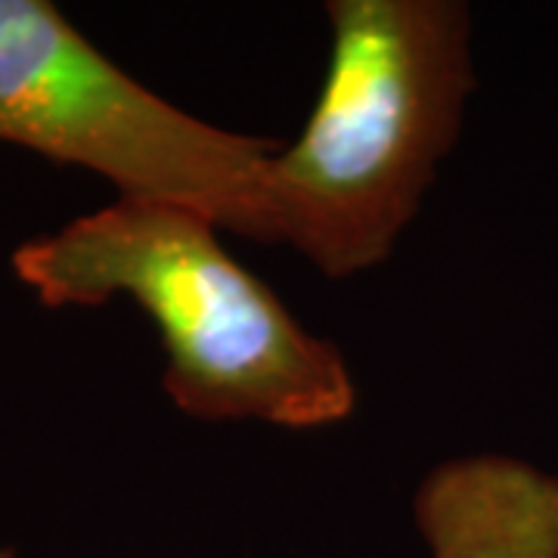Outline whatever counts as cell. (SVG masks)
Returning a JSON list of instances; mask_svg holds the SVG:
<instances>
[{"instance_id": "cell-4", "label": "cell", "mask_w": 558, "mask_h": 558, "mask_svg": "<svg viewBox=\"0 0 558 558\" xmlns=\"http://www.w3.org/2000/svg\"><path fill=\"white\" fill-rule=\"evenodd\" d=\"M416 524L432 558H558V478L506 457L444 462L418 487Z\"/></svg>"}, {"instance_id": "cell-2", "label": "cell", "mask_w": 558, "mask_h": 558, "mask_svg": "<svg viewBox=\"0 0 558 558\" xmlns=\"http://www.w3.org/2000/svg\"><path fill=\"white\" fill-rule=\"evenodd\" d=\"M326 16V78L270 161V208L277 245L348 279L388 260L457 143L472 16L457 0H329Z\"/></svg>"}, {"instance_id": "cell-5", "label": "cell", "mask_w": 558, "mask_h": 558, "mask_svg": "<svg viewBox=\"0 0 558 558\" xmlns=\"http://www.w3.org/2000/svg\"><path fill=\"white\" fill-rule=\"evenodd\" d=\"M0 558H16V553H13V549H7V546H0Z\"/></svg>"}, {"instance_id": "cell-1", "label": "cell", "mask_w": 558, "mask_h": 558, "mask_svg": "<svg viewBox=\"0 0 558 558\" xmlns=\"http://www.w3.org/2000/svg\"><path fill=\"white\" fill-rule=\"evenodd\" d=\"M10 267L50 311L137 304L159 332L161 385L183 416L307 432L357 407L339 344L311 332L193 208L119 196L20 242Z\"/></svg>"}, {"instance_id": "cell-3", "label": "cell", "mask_w": 558, "mask_h": 558, "mask_svg": "<svg viewBox=\"0 0 558 558\" xmlns=\"http://www.w3.org/2000/svg\"><path fill=\"white\" fill-rule=\"evenodd\" d=\"M0 143L174 202L223 233L277 245L279 143L199 119L146 87L50 0H0Z\"/></svg>"}]
</instances>
